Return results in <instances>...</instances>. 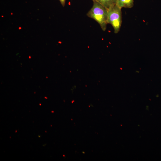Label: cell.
<instances>
[{"instance_id": "8992f818", "label": "cell", "mask_w": 161, "mask_h": 161, "mask_svg": "<svg viewBox=\"0 0 161 161\" xmlns=\"http://www.w3.org/2000/svg\"><path fill=\"white\" fill-rule=\"evenodd\" d=\"M136 72L137 73H139L140 72V71L138 70H136Z\"/></svg>"}, {"instance_id": "277c9868", "label": "cell", "mask_w": 161, "mask_h": 161, "mask_svg": "<svg viewBox=\"0 0 161 161\" xmlns=\"http://www.w3.org/2000/svg\"><path fill=\"white\" fill-rule=\"evenodd\" d=\"M94 0L104 6L108 10L116 4L117 0Z\"/></svg>"}, {"instance_id": "5b68a950", "label": "cell", "mask_w": 161, "mask_h": 161, "mask_svg": "<svg viewBox=\"0 0 161 161\" xmlns=\"http://www.w3.org/2000/svg\"><path fill=\"white\" fill-rule=\"evenodd\" d=\"M63 6L64 7L65 4L66 0H59Z\"/></svg>"}, {"instance_id": "6da1fadb", "label": "cell", "mask_w": 161, "mask_h": 161, "mask_svg": "<svg viewBox=\"0 0 161 161\" xmlns=\"http://www.w3.org/2000/svg\"><path fill=\"white\" fill-rule=\"evenodd\" d=\"M93 1V6L87 13V16L97 22L102 30L105 31L108 24V10L97 1Z\"/></svg>"}, {"instance_id": "7a4b0ae2", "label": "cell", "mask_w": 161, "mask_h": 161, "mask_svg": "<svg viewBox=\"0 0 161 161\" xmlns=\"http://www.w3.org/2000/svg\"><path fill=\"white\" fill-rule=\"evenodd\" d=\"M107 22L112 26L114 33L119 32L122 23V12L116 4L108 10Z\"/></svg>"}, {"instance_id": "3957f363", "label": "cell", "mask_w": 161, "mask_h": 161, "mask_svg": "<svg viewBox=\"0 0 161 161\" xmlns=\"http://www.w3.org/2000/svg\"><path fill=\"white\" fill-rule=\"evenodd\" d=\"M116 4L120 8H131L134 6L133 0H117Z\"/></svg>"}]
</instances>
